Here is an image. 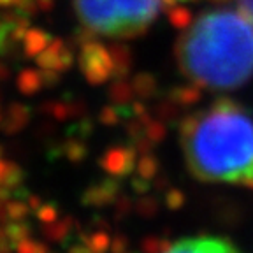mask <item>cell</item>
I'll return each mask as SVG.
<instances>
[{"label": "cell", "instance_id": "816d5d0a", "mask_svg": "<svg viewBox=\"0 0 253 253\" xmlns=\"http://www.w3.org/2000/svg\"><path fill=\"white\" fill-rule=\"evenodd\" d=\"M2 153H4V150H2V146H0V157H2Z\"/></svg>", "mask_w": 253, "mask_h": 253}, {"label": "cell", "instance_id": "3957f363", "mask_svg": "<svg viewBox=\"0 0 253 253\" xmlns=\"http://www.w3.org/2000/svg\"><path fill=\"white\" fill-rule=\"evenodd\" d=\"M162 0H74L81 23L115 39L142 36L157 20Z\"/></svg>", "mask_w": 253, "mask_h": 253}, {"label": "cell", "instance_id": "ab89813d", "mask_svg": "<svg viewBox=\"0 0 253 253\" xmlns=\"http://www.w3.org/2000/svg\"><path fill=\"white\" fill-rule=\"evenodd\" d=\"M60 74L56 69H42V79L46 86H55L56 83L60 81Z\"/></svg>", "mask_w": 253, "mask_h": 253}, {"label": "cell", "instance_id": "f35d334b", "mask_svg": "<svg viewBox=\"0 0 253 253\" xmlns=\"http://www.w3.org/2000/svg\"><path fill=\"white\" fill-rule=\"evenodd\" d=\"M126 248H128V237L123 234H116L113 237V243H111V250L115 253H123Z\"/></svg>", "mask_w": 253, "mask_h": 253}, {"label": "cell", "instance_id": "bcb514c9", "mask_svg": "<svg viewBox=\"0 0 253 253\" xmlns=\"http://www.w3.org/2000/svg\"><path fill=\"white\" fill-rule=\"evenodd\" d=\"M21 0H0V5H4V7H9V5H18Z\"/></svg>", "mask_w": 253, "mask_h": 253}, {"label": "cell", "instance_id": "7bdbcfd3", "mask_svg": "<svg viewBox=\"0 0 253 253\" xmlns=\"http://www.w3.org/2000/svg\"><path fill=\"white\" fill-rule=\"evenodd\" d=\"M27 201H28V206H30L34 211H37L41 206H42V201H41V197H37V195H34V194H28L27 195Z\"/></svg>", "mask_w": 253, "mask_h": 253}, {"label": "cell", "instance_id": "4fadbf2b", "mask_svg": "<svg viewBox=\"0 0 253 253\" xmlns=\"http://www.w3.org/2000/svg\"><path fill=\"white\" fill-rule=\"evenodd\" d=\"M134 86H132V83H128L126 81V78H116L113 83H111V86L107 88V97H109V100L113 104H116V106H122V104H132L134 102Z\"/></svg>", "mask_w": 253, "mask_h": 253}, {"label": "cell", "instance_id": "ba28073f", "mask_svg": "<svg viewBox=\"0 0 253 253\" xmlns=\"http://www.w3.org/2000/svg\"><path fill=\"white\" fill-rule=\"evenodd\" d=\"M30 122V109H28L25 104L14 102L7 107V115L2 120L0 126H2V132L7 135H14L18 132H21L25 126Z\"/></svg>", "mask_w": 253, "mask_h": 253}, {"label": "cell", "instance_id": "74e56055", "mask_svg": "<svg viewBox=\"0 0 253 253\" xmlns=\"http://www.w3.org/2000/svg\"><path fill=\"white\" fill-rule=\"evenodd\" d=\"M69 107H71V118H84L88 109L83 100H71Z\"/></svg>", "mask_w": 253, "mask_h": 253}, {"label": "cell", "instance_id": "9c48e42d", "mask_svg": "<svg viewBox=\"0 0 253 253\" xmlns=\"http://www.w3.org/2000/svg\"><path fill=\"white\" fill-rule=\"evenodd\" d=\"M84 139H78V137H67L63 142H60L58 146H55V150L49 151L51 158L55 157H65L71 162L78 164L83 162L88 155V148L84 144Z\"/></svg>", "mask_w": 253, "mask_h": 253}, {"label": "cell", "instance_id": "f1b7e54d", "mask_svg": "<svg viewBox=\"0 0 253 253\" xmlns=\"http://www.w3.org/2000/svg\"><path fill=\"white\" fill-rule=\"evenodd\" d=\"M90 41H97V32L93 30V28L86 27V25H83V27H79L78 30L74 32V39H72V42H74V46H83V44L90 42Z\"/></svg>", "mask_w": 253, "mask_h": 253}, {"label": "cell", "instance_id": "836d02e7", "mask_svg": "<svg viewBox=\"0 0 253 253\" xmlns=\"http://www.w3.org/2000/svg\"><path fill=\"white\" fill-rule=\"evenodd\" d=\"M72 62H74V55H72V49L67 46L62 47V51H60V60H58V65H56V71L58 72H65L71 69Z\"/></svg>", "mask_w": 253, "mask_h": 253}, {"label": "cell", "instance_id": "7a4b0ae2", "mask_svg": "<svg viewBox=\"0 0 253 253\" xmlns=\"http://www.w3.org/2000/svg\"><path fill=\"white\" fill-rule=\"evenodd\" d=\"M181 146L190 172L201 181L248 186L253 176V116L230 99L183 118Z\"/></svg>", "mask_w": 253, "mask_h": 253}, {"label": "cell", "instance_id": "ac0fdd59", "mask_svg": "<svg viewBox=\"0 0 253 253\" xmlns=\"http://www.w3.org/2000/svg\"><path fill=\"white\" fill-rule=\"evenodd\" d=\"M169 99L179 106H192L201 99V88L197 84L190 86H176L169 91Z\"/></svg>", "mask_w": 253, "mask_h": 253}, {"label": "cell", "instance_id": "d590c367", "mask_svg": "<svg viewBox=\"0 0 253 253\" xmlns=\"http://www.w3.org/2000/svg\"><path fill=\"white\" fill-rule=\"evenodd\" d=\"M130 186H132V190H134V192H135L137 195L148 194V192H150V188H151V185L148 183V179H146V178H142V176H137V178H132Z\"/></svg>", "mask_w": 253, "mask_h": 253}, {"label": "cell", "instance_id": "d6a6232c", "mask_svg": "<svg viewBox=\"0 0 253 253\" xmlns=\"http://www.w3.org/2000/svg\"><path fill=\"white\" fill-rule=\"evenodd\" d=\"M16 250L21 253H42V252H49L47 245L44 243H37V241H32V239H25V241L18 243L16 245Z\"/></svg>", "mask_w": 253, "mask_h": 253}, {"label": "cell", "instance_id": "b9f144b4", "mask_svg": "<svg viewBox=\"0 0 253 253\" xmlns=\"http://www.w3.org/2000/svg\"><path fill=\"white\" fill-rule=\"evenodd\" d=\"M132 111H134V116H142L148 113L146 106H144L141 100H134V102H132Z\"/></svg>", "mask_w": 253, "mask_h": 253}, {"label": "cell", "instance_id": "4dcf8cb0", "mask_svg": "<svg viewBox=\"0 0 253 253\" xmlns=\"http://www.w3.org/2000/svg\"><path fill=\"white\" fill-rule=\"evenodd\" d=\"M36 213H37V218H39L42 223H51V221L58 220V208H56L53 202L42 204Z\"/></svg>", "mask_w": 253, "mask_h": 253}, {"label": "cell", "instance_id": "8992f818", "mask_svg": "<svg viewBox=\"0 0 253 253\" xmlns=\"http://www.w3.org/2000/svg\"><path fill=\"white\" fill-rule=\"evenodd\" d=\"M170 252H194V253H229L237 252V246L220 236H195L178 239L170 246Z\"/></svg>", "mask_w": 253, "mask_h": 253}, {"label": "cell", "instance_id": "484cf974", "mask_svg": "<svg viewBox=\"0 0 253 253\" xmlns=\"http://www.w3.org/2000/svg\"><path fill=\"white\" fill-rule=\"evenodd\" d=\"M155 115H157L158 120H162V122H169V120H174L178 116V107L174 106V102L169 99L166 102H160L155 107Z\"/></svg>", "mask_w": 253, "mask_h": 253}, {"label": "cell", "instance_id": "60d3db41", "mask_svg": "<svg viewBox=\"0 0 253 253\" xmlns=\"http://www.w3.org/2000/svg\"><path fill=\"white\" fill-rule=\"evenodd\" d=\"M239 9L253 21V0H239Z\"/></svg>", "mask_w": 253, "mask_h": 253}, {"label": "cell", "instance_id": "d6986e66", "mask_svg": "<svg viewBox=\"0 0 253 253\" xmlns=\"http://www.w3.org/2000/svg\"><path fill=\"white\" fill-rule=\"evenodd\" d=\"M4 229H5V234H7V239L12 243L14 250L18 243L25 241V239H28V236H30V225L21 220H11V223H7Z\"/></svg>", "mask_w": 253, "mask_h": 253}, {"label": "cell", "instance_id": "f6af8a7d", "mask_svg": "<svg viewBox=\"0 0 253 253\" xmlns=\"http://www.w3.org/2000/svg\"><path fill=\"white\" fill-rule=\"evenodd\" d=\"M155 186L158 190H164L167 186V179L166 178H155Z\"/></svg>", "mask_w": 253, "mask_h": 253}, {"label": "cell", "instance_id": "4316f807", "mask_svg": "<svg viewBox=\"0 0 253 253\" xmlns=\"http://www.w3.org/2000/svg\"><path fill=\"white\" fill-rule=\"evenodd\" d=\"M99 122L106 126H115L116 123L122 122V115H120V111L116 106H106L102 107L99 115Z\"/></svg>", "mask_w": 253, "mask_h": 253}, {"label": "cell", "instance_id": "e0dca14e", "mask_svg": "<svg viewBox=\"0 0 253 253\" xmlns=\"http://www.w3.org/2000/svg\"><path fill=\"white\" fill-rule=\"evenodd\" d=\"M63 46H65L63 39H51L49 46H47L42 53H39V55L36 56L37 65H39L41 69H56L58 60H60V51H62Z\"/></svg>", "mask_w": 253, "mask_h": 253}, {"label": "cell", "instance_id": "8d00e7d4", "mask_svg": "<svg viewBox=\"0 0 253 253\" xmlns=\"http://www.w3.org/2000/svg\"><path fill=\"white\" fill-rule=\"evenodd\" d=\"M160 237H155V236H148L142 239V245L141 248L144 250L146 253H155V252H160Z\"/></svg>", "mask_w": 253, "mask_h": 253}, {"label": "cell", "instance_id": "681fc988", "mask_svg": "<svg viewBox=\"0 0 253 253\" xmlns=\"http://www.w3.org/2000/svg\"><path fill=\"white\" fill-rule=\"evenodd\" d=\"M7 239V234H5V229H0V243Z\"/></svg>", "mask_w": 253, "mask_h": 253}, {"label": "cell", "instance_id": "d4e9b609", "mask_svg": "<svg viewBox=\"0 0 253 253\" xmlns=\"http://www.w3.org/2000/svg\"><path fill=\"white\" fill-rule=\"evenodd\" d=\"M7 214H9V220H25V218L28 216V213H30V206L25 204V202L18 201V199H14V201H9L7 202Z\"/></svg>", "mask_w": 253, "mask_h": 253}, {"label": "cell", "instance_id": "f546056e", "mask_svg": "<svg viewBox=\"0 0 253 253\" xmlns=\"http://www.w3.org/2000/svg\"><path fill=\"white\" fill-rule=\"evenodd\" d=\"M132 210H134V202L130 201V197H128V195H118V199H116V202H115L116 218L122 220V218L128 216Z\"/></svg>", "mask_w": 253, "mask_h": 253}, {"label": "cell", "instance_id": "2e32d148", "mask_svg": "<svg viewBox=\"0 0 253 253\" xmlns=\"http://www.w3.org/2000/svg\"><path fill=\"white\" fill-rule=\"evenodd\" d=\"M78 241L84 243V245L90 248V252H95V253H102L111 248V237H109V234L104 232V230H95V232H91V234L79 230Z\"/></svg>", "mask_w": 253, "mask_h": 253}, {"label": "cell", "instance_id": "1f68e13d", "mask_svg": "<svg viewBox=\"0 0 253 253\" xmlns=\"http://www.w3.org/2000/svg\"><path fill=\"white\" fill-rule=\"evenodd\" d=\"M166 134H167V130H166V126H164L162 122H155V120H151V122L146 125V135L155 142V144H158L160 141H164Z\"/></svg>", "mask_w": 253, "mask_h": 253}, {"label": "cell", "instance_id": "9a60e30c", "mask_svg": "<svg viewBox=\"0 0 253 253\" xmlns=\"http://www.w3.org/2000/svg\"><path fill=\"white\" fill-rule=\"evenodd\" d=\"M132 86H134L135 97H139L141 100H148L157 91V79L150 72H139L132 79Z\"/></svg>", "mask_w": 253, "mask_h": 253}, {"label": "cell", "instance_id": "c3c4849f", "mask_svg": "<svg viewBox=\"0 0 253 253\" xmlns=\"http://www.w3.org/2000/svg\"><path fill=\"white\" fill-rule=\"evenodd\" d=\"M4 172H5V162H4V160H0V185H2V178H4Z\"/></svg>", "mask_w": 253, "mask_h": 253}, {"label": "cell", "instance_id": "52a82bcc", "mask_svg": "<svg viewBox=\"0 0 253 253\" xmlns=\"http://www.w3.org/2000/svg\"><path fill=\"white\" fill-rule=\"evenodd\" d=\"M120 194V181H116L115 176L104 179L100 183L90 185L81 195V204L88 208H104L113 202H116Z\"/></svg>", "mask_w": 253, "mask_h": 253}, {"label": "cell", "instance_id": "e575fe53", "mask_svg": "<svg viewBox=\"0 0 253 253\" xmlns=\"http://www.w3.org/2000/svg\"><path fill=\"white\" fill-rule=\"evenodd\" d=\"M166 204L169 210H179L183 204H185V195L179 192V190H169L166 195Z\"/></svg>", "mask_w": 253, "mask_h": 253}, {"label": "cell", "instance_id": "30bf717a", "mask_svg": "<svg viewBox=\"0 0 253 253\" xmlns=\"http://www.w3.org/2000/svg\"><path fill=\"white\" fill-rule=\"evenodd\" d=\"M51 42V36L39 28H30L23 39V55L25 58H36L39 53H42Z\"/></svg>", "mask_w": 253, "mask_h": 253}, {"label": "cell", "instance_id": "7402d4cb", "mask_svg": "<svg viewBox=\"0 0 253 253\" xmlns=\"http://www.w3.org/2000/svg\"><path fill=\"white\" fill-rule=\"evenodd\" d=\"M134 211L142 218H153L158 213V201L150 195H139V199L134 202Z\"/></svg>", "mask_w": 253, "mask_h": 253}, {"label": "cell", "instance_id": "603a6c76", "mask_svg": "<svg viewBox=\"0 0 253 253\" xmlns=\"http://www.w3.org/2000/svg\"><path fill=\"white\" fill-rule=\"evenodd\" d=\"M135 170H137V174H139V176H142V178H146V179L155 178V176H157V172H158L157 157H153L151 153L142 155V157L137 160Z\"/></svg>", "mask_w": 253, "mask_h": 253}, {"label": "cell", "instance_id": "cb8c5ba5", "mask_svg": "<svg viewBox=\"0 0 253 253\" xmlns=\"http://www.w3.org/2000/svg\"><path fill=\"white\" fill-rule=\"evenodd\" d=\"M167 16H169V21L174 28H186L190 23H192V12L188 11L186 7H178V5H174L167 11Z\"/></svg>", "mask_w": 253, "mask_h": 253}, {"label": "cell", "instance_id": "5b68a950", "mask_svg": "<svg viewBox=\"0 0 253 253\" xmlns=\"http://www.w3.org/2000/svg\"><path fill=\"white\" fill-rule=\"evenodd\" d=\"M135 157H137L135 146H113L104 151L99 164L109 176L123 178V176L132 174V170L135 169L137 166Z\"/></svg>", "mask_w": 253, "mask_h": 253}, {"label": "cell", "instance_id": "7c38bea8", "mask_svg": "<svg viewBox=\"0 0 253 253\" xmlns=\"http://www.w3.org/2000/svg\"><path fill=\"white\" fill-rule=\"evenodd\" d=\"M78 221L72 216H63L62 220H55L51 223L42 227V234L46 236V239L49 241H58V243H65L69 239L72 232V227L76 225Z\"/></svg>", "mask_w": 253, "mask_h": 253}, {"label": "cell", "instance_id": "83f0119b", "mask_svg": "<svg viewBox=\"0 0 253 253\" xmlns=\"http://www.w3.org/2000/svg\"><path fill=\"white\" fill-rule=\"evenodd\" d=\"M93 132V123L90 122V120H81L79 123H76L74 126H71L67 130V135L69 137H78V139H86L88 135Z\"/></svg>", "mask_w": 253, "mask_h": 253}, {"label": "cell", "instance_id": "8fae6325", "mask_svg": "<svg viewBox=\"0 0 253 253\" xmlns=\"http://www.w3.org/2000/svg\"><path fill=\"white\" fill-rule=\"evenodd\" d=\"M109 51L115 60V78H126L132 71V51L123 42H111Z\"/></svg>", "mask_w": 253, "mask_h": 253}, {"label": "cell", "instance_id": "7dc6e473", "mask_svg": "<svg viewBox=\"0 0 253 253\" xmlns=\"http://www.w3.org/2000/svg\"><path fill=\"white\" fill-rule=\"evenodd\" d=\"M9 78V69L4 67V65H0V79H7Z\"/></svg>", "mask_w": 253, "mask_h": 253}, {"label": "cell", "instance_id": "5bb4252c", "mask_svg": "<svg viewBox=\"0 0 253 253\" xmlns=\"http://www.w3.org/2000/svg\"><path fill=\"white\" fill-rule=\"evenodd\" d=\"M44 86L42 71L36 69H25L18 76V90L23 95H34Z\"/></svg>", "mask_w": 253, "mask_h": 253}, {"label": "cell", "instance_id": "f907efd6", "mask_svg": "<svg viewBox=\"0 0 253 253\" xmlns=\"http://www.w3.org/2000/svg\"><path fill=\"white\" fill-rule=\"evenodd\" d=\"M2 120H4V116H2V113H0V123H2Z\"/></svg>", "mask_w": 253, "mask_h": 253}, {"label": "cell", "instance_id": "277c9868", "mask_svg": "<svg viewBox=\"0 0 253 253\" xmlns=\"http://www.w3.org/2000/svg\"><path fill=\"white\" fill-rule=\"evenodd\" d=\"M79 69L83 72L84 79L93 86L109 81L115 76V60L109 47L97 41L83 44L79 53Z\"/></svg>", "mask_w": 253, "mask_h": 253}, {"label": "cell", "instance_id": "6da1fadb", "mask_svg": "<svg viewBox=\"0 0 253 253\" xmlns=\"http://www.w3.org/2000/svg\"><path fill=\"white\" fill-rule=\"evenodd\" d=\"M176 62L206 90H236L253 78V21L239 9L210 11L183 28Z\"/></svg>", "mask_w": 253, "mask_h": 253}, {"label": "cell", "instance_id": "ee69618b", "mask_svg": "<svg viewBox=\"0 0 253 253\" xmlns=\"http://www.w3.org/2000/svg\"><path fill=\"white\" fill-rule=\"evenodd\" d=\"M37 2V5H39V9L41 11H51L53 9V5H55V0H36Z\"/></svg>", "mask_w": 253, "mask_h": 253}, {"label": "cell", "instance_id": "44dd1931", "mask_svg": "<svg viewBox=\"0 0 253 253\" xmlns=\"http://www.w3.org/2000/svg\"><path fill=\"white\" fill-rule=\"evenodd\" d=\"M25 179V172L18 164L14 162H5V172H4V178H2V186L9 190H14L18 186H21Z\"/></svg>", "mask_w": 253, "mask_h": 253}, {"label": "cell", "instance_id": "ffe728a7", "mask_svg": "<svg viewBox=\"0 0 253 253\" xmlns=\"http://www.w3.org/2000/svg\"><path fill=\"white\" fill-rule=\"evenodd\" d=\"M41 113L51 116L56 122H65V120L71 118V107L69 102H55V100H47L42 106L39 107Z\"/></svg>", "mask_w": 253, "mask_h": 253}]
</instances>
